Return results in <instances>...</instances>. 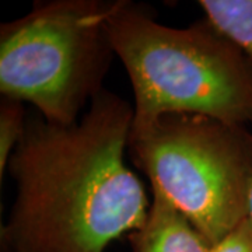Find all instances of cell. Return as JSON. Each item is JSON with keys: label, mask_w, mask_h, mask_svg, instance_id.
<instances>
[{"label": "cell", "mask_w": 252, "mask_h": 252, "mask_svg": "<svg viewBox=\"0 0 252 252\" xmlns=\"http://www.w3.org/2000/svg\"><path fill=\"white\" fill-rule=\"evenodd\" d=\"M132 125L133 107L107 89L72 125L30 115L7 164L1 252H105L140 228L150 202L125 160Z\"/></svg>", "instance_id": "1"}, {"label": "cell", "mask_w": 252, "mask_h": 252, "mask_svg": "<svg viewBox=\"0 0 252 252\" xmlns=\"http://www.w3.org/2000/svg\"><path fill=\"white\" fill-rule=\"evenodd\" d=\"M107 30L132 83V127L165 114L252 125V64L206 18L168 27L143 6L117 0Z\"/></svg>", "instance_id": "2"}, {"label": "cell", "mask_w": 252, "mask_h": 252, "mask_svg": "<svg viewBox=\"0 0 252 252\" xmlns=\"http://www.w3.org/2000/svg\"><path fill=\"white\" fill-rule=\"evenodd\" d=\"M117 0L35 1L0 26V93L72 125L104 90L114 48L107 30Z\"/></svg>", "instance_id": "3"}, {"label": "cell", "mask_w": 252, "mask_h": 252, "mask_svg": "<svg viewBox=\"0 0 252 252\" xmlns=\"http://www.w3.org/2000/svg\"><path fill=\"white\" fill-rule=\"evenodd\" d=\"M139 170L213 247L250 213L252 132L198 114H165L132 127Z\"/></svg>", "instance_id": "4"}, {"label": "cell", "mask_w": 252, "mask_h": 252, "mask_svg": "<svg viewBox=\"0 0 252 252\" xmlns=\"http://www.w3.org/2000/svg\"><path fill=\"white\" fill-rule=\"evenodd\" d=\"M127 237L132 252H213L196 227L154 188L144 224Z\"/></svg>", "instance_id": "5"}, {"label": "cell", "mask_w": 252, "mask_h": 252, "mask_svg": "<svg viewBox=\"0 0 252 252\" xmlns=\"http://www.w3.org/2000/svg\"><path fill=\"white\" fill-rule=\"evenodd\" d=\"M198 6L252 64V0H199Z\"/></svg>", "instance_id": "6"}, {"label": "cell", "mask_w": 252, "mask_h": 252, "mask_svg": "<svg viewBox=\"0 0 252 252\" xmlns=\"http://www.w3.org/2000/svg\"><path fill=\"white\" fill-rule=\"evenodd\" d=\"M24 102L1 97L0 101V178L4 177L10 157L17 147L27 125Z\"/></svg>", "instance_id": "7"}, {"label": "cell", "mask_w": 252, "mask_h": 252, "mask_svg": "<svg viewBox=\"0 0 252 252\" xmlns=\"http://www.w3.org/2000/svg\"><path fill=\"white\" fill-rule=\"evenodd\" d=\"M213 252H252V224L244 220L233 233L213 247Z\"/></svg>", "instance_id": "8"}, {"label": "cell", "mask_w": 252, "mask_h": 252, "mask_svg": "<svg viewBox=\"0 0 252 252\" xmlns=\"http://www.w3.org/2000/svg\"><path fill=\"white\" fill-rule=\"evenodd\" d=\"M248 219L251 221L252 224V187H251V192H250V213H248Z\"/></svg>", "instance_id": "9"}]
</instances>
